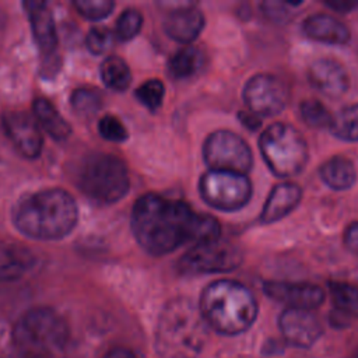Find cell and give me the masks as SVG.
Wrapping results in <instances>:
<instances>
[{
  "instance_id": "18",
  "label": "cell",
  "mask_w": 358,
  "mask_h": 358,
  "mask_svg": "<svg viewBox=\"0 0 358 358\" xmlns=\"http://www.w3.org/2000/svg\"><path fill=\"white\" fill-rule=\"evenodd\" d=\"M303 32L315 41L331 43V45H344L350 41L351 34L345 24L330 14L319 13L308 17L303 21Z\"/></svg>"
},
{
  "instance_id": "13",
  "label": "cell",
  "mask_w": 358,
  "mask_h": 358,
  "mask_svg": "<svg viewBox=\"0 0 358 358\" xmlns=\"http://www.w3.org/2000/svg\"><path fill=\"white\" fill-rule=\"evenodd\" d=\"M3 127L24 157L36 158L41 154L42 134L35 117L25 112H6L3 115Z\"/></svg>"
},
{
  "instance_id": "38",
  "label": "cell",
  "mask_w": 358,
  "mask_h": 358,
  "mask_svg": "<svg viewBox=\"0 0 358 358\" xmlns=\"http://www.w3.org/2000/svg\"><path fill=\"white\" fill-rule=\"evenodd\" d=\"M102 358H137L133 351L126 347H115L109 350Z\"/></svg>"
},
{
  "instance_id": "6",
  "label": "cell",
  "mask_w": 358,
  "mask_h": 358,
  "mask_svg": "<svg viewBox=\"0 0 358 358\" xmlns=\"http://www.w3.org/2000/svg\"><path fill=\"white\" fill-rule=\"evenodd\" d=\"M259 144L267 166L280 178L298 175L308 162V144L291 124L274 123L268 126L260 136Z\"/></svg>"
},
{
  "instance_id": "15",
  "label": "cell",
  "mask_w": 358,
  "mask_h": 358,
  "mask_svg": "<svg viewBox=\"0 0 358 358\" xmlns=\"http://www.w3.org/2000/svg\"><path fill=\"white\" fill-rule=\"evenodd\" d=\"M308 77L313 87L330 98L344 95L350 87V78L343 64L329 57L315 60L308 69Z\"/></svg>"
},
{
  "instance_id": "14",
  "label": "cell",
  "mask_w": 358,
  "mask_h": 358,
  "mask_svg": "<svg viewBox=\"0 0 358 358\" xmlns=\"http://www.w3.org/2000/svg\"><path fill=\"white\" fill-rule=\"evenodd\" d=\"M278 326L284 338L299 348L310 347L322 334L320 322L306 309L287 308L278 319Z\"/></svg>"
},
{
  "instance_id": "10",
  "label": "cell",
  "mask_w": 358,
  "mask_h": 358,
  "mask_svg": "<svg viewBox=\"0 0 358 358\" xmlns=\"http://www.w3.org/2000/svg\"><path fill=\"white\" fill-rule=\"evenodd\" d=\"M204 161L213 171H228L245 175L252 164V151L248 143L228 130L211 133L203 148Z\"/></svg>"
},
{
  "instance_id": "31",
  "label": "cell",
  "mask_w": 358,
  "mask_h": 358,
  "mask_svg": "<svg viewBox=\"0 0 358 358\" xmlns=\"http://www.w3.org/2000/svg\"><path fill=\"white\" fill-rule=\"evenodd\" d=\"M302 3H291V1H263L260 4L262 13L271 20L273 22H280V24H285L288 21H291L295 17V11L296 7L301 6Z\"/></svg>"
},
{
  "instance_id": "4",
  "label": "cell",
  "mask_w": 358,
  "mask_h": 358,
  "mask_svg": "<svg viewBox=\"0 0 358 358\" xmlns=\"http://www.w3.org/2000/svg\"><path fill=\"white\" fill-rule=\"evenodd\" d=\"M199 309L210 327L228 336L248 330L257 316V302L252 291L232 280L208 284L201 292Z\"/></svg>"
},
{
  "instance_id": "20",
  "label": "cell",
  "mask_w": 358,
  "mask_h": 358,
  "mask_svg": "<svg viewBox=\"0 0 358 358\" xmlns=\"http://www.w3.org/2000/svg\"><path fill=\"white\" fill-rule=\"evenodd\" d=\"M24 7L28 13L36 43L43 52H53L57 43V35L50 10L43 1H25Z\"/></svg>"
},
{
  "instance_id": "23",
  "label": "cell",
  "mask_w": 358,
  "mask_h": 358,
  "mask_svg": "<svg viewBox=\"0 0 358 358\" xmlns=\"http://www.w3.org/2000/svg\"><path fill=\"white\" fill-rule=\"evenodd\" d=\"M203 63V53L194 46H183L169 60L168 70L175 78H189Z\"/></svg>"
},
{
  "instance_id": "29",
  "label": "cell",
  "mask_w": 358,
  "mask_h": 358,
  "mask_svg": "<svg viewBox=\"0 0 358 358\" xmlns=\"http://www.w3.org/2000/svg\"><path fill=\"white\" fill-rule=\"evenodd\" d=\"M164 94H165V87H164L162 81H159L157 78H151V80L143 83L136 90L137 99L150 110H155L161 106Z\"/></svg>"
},
{
  "instance_id": "25",
  "label": "cell",
  "mask_w": 358,
  "mask_h": 358,
  "mask_svg": "<svg viewBox=\"0 0 358 358\" xmlns=\"http://www.w3.org/2000/svg\"><path fill=\"white\" fill-rule=\"evenodd\" d=\"M329 289L333 305L340 313L358 317V287L350 282L331 281Z\"/></svg>"
},
{
  "instance_id": "2",
  "label": "cell",
  "mask_w": 358,
  "mask_h": 358,
  "mask_svg": "<svg viewBox=\"0 0 358 358\" xmlns=\"http://www.w3.org/2000/svg\"><path fill=\"white\" fill-rule=\"evenodd\" d=\"M74 199L62 189H46L22 197L14 208L15 227L29 238L55 241L64 238L77 224Z\"/></svg>"
},
{
  "instance_id": "33",
  "label": "cell",
  "mask_w": 358,
  "mask_h": 358,
  "mask_svg": "<svg viewBox=\"0 0 358 358\" xmlns=\"http://www.w3.org/2000/svg\"><path fill=\"white\" fill-rule=\"evenodd\" d=\"M113 43L112 32L103 27L92 28L87 35V48L94 55L106 53Z\"/></svg>"
},
{
  "instance_id": "36",
  "label": "cell",
  "mask_w": 358,
  "mask_h": 358,
  "mask_svg": "<svg viewBox=\"0 0 358 358\" xmlns=\"http://www.w3.org/2000/svg\"><path fill=\"white\" fill-rule=\"evenodd\" d=\"M238 117L241 119V122L250 130H256L260 127L262 122H260V117L257 115H255L253 112H239Z\"/></svg>"
},
{
  "instance_id": "17",
  "label": "cell",
  "mask_w": 358,
  "mask_h": 358,
  "mask_svg": "<svg viewBox=\"0 0 358 358\" xmlns=\"http://www.w3.org/2000/svg\"><path fill=\"white\" fill-rule=\"evenodd\" d=\"M301 197L302 190L296 183L282 182L275 185L262 210V222L271 224L284 218L298 206Z\"/></svg>"
},
{
  "instance_id": "5",
  "label": "cell",
  "mask_w": 358,
  "mask_h": 358,
  "mask_svg": "<svg viewBox=\"0 0 358 358\" xmlns=\"http://www.w3.org/2000/svg\"><path fill=\"white\" fill-rule=\"evenodd\" d=\"M69 327L53 309L39 306L27 310L14 324L11 345L38 358H52L66 347Z\"/></svg>"
},
{
  "instance_id": "1",
  "label": "cell",
  "mask_w": 358,
  "mask_h": 358,
  "mask_svg": "<svg viewBox=\"0 0 358 358\" xmlns=\"http://www.w3.org/2000/svg\"><path fill=\"white\" fill-rule=\"evenodd\" d=\"M131 229L138 245L155 256L187 243L217 239L221 232L214 217L199 214L183 201L168 200L155 193H147L136 201Z\"/></svg>"
},
{
  "instance_id": "16",
  "label": "cell",
  "mask_w": 358,
  "mask_h": 358,
  "mask_svg": "<svg viewBox=\"0 0 358 358\" xmlns=\"http://www.w3.org/2000/svg\"><path fill=\"white\" fill-rule=\"evenodd\" d=\"M204 15L193 4L173 8L164 22V29L169 38L180 43L194 41L204 28Z\"/></svg>"
},
{
  "instance_id": "40",
  "label": "cell",
  "mask_w": 358,
  "mask_h": 358,
  "mask_svg": "<svg viewBox=\"0 0 358 358\" xmlns=\"http://www.w3.org/2000/svg\"><path fill=\"white\" fill-rule=\"evenodd\" d=\"M351 358H358V348H355V350L352 351V354H351Z\"/></svg>"
},
{
  "instance_id": "11",
  "label": "cell",
  "mask_w": 358,
  "mask_h": 358,
  "mask_svg": "<svg viewBox=\"0 0 358 358\" xmlns=\"http://www.w3.org/2000/svg\"><path fill=\"white\" fill-rule=\"evenodd\" d=\"M285 83L271 74H256L245 85L243 99L250 112L257 116L278 115L288 102Z\"/></svg>"
},
{
  "instance_id": "32",
  "label": "cell",
  "mask_w": 358,
  "mask_h": 358,
  "mask_svg": "<svg viewBox=\"0 0 358 358\" xmlns=\"http://www.w3.org/2000/svg\"><path fill=\"white\" fill-rule=\"evenodd\" d=\"M77 11L88 20H101L110 14L115 7L109 0H78L74 3Z\"/></svg>"
},
{
  "instance_id": "34",
  "label": "cell",
  "mask_w": 358,
  "mask_h": 358,
  "mask_svg": "<svg viewBox=\"0 0 358 358\" xmlns=\"http://www.w3.org/2000/svg\"><path fill=\"white\" fill-rule=\"evenodd\" d=\"M99 133L109 141H124L127 138V130L124 124L113 115H105L98 124Z\"/></svg>"
},
{
  "instance_id": "3",
  "label": "cell",
  "mask_w": 358,
  "mask_h": 358,
  "mask_svg": "<svg viewBox=\"0 0 358 358\" xmlns=\"http://www.w3.org/2000/svg\"><path fill=\"white\" fill-rule=\"evenodd\" d=\"M208 337L199 306L187 298H175L161 310L155 329V350L161 358H197Z\"/></svg>"
},
{
  "instance_id": "24",
  "label": "cell",
  "mask_w": 358,
  "mask_h": 358,
  "mask_svg": "<svg viewBox=\"0 0 358 358\" xmlns=\"http://www.w3.org/2000/svg\"><path fill=\"white\" fill-rule=\"evenodd\" d=\"M101 76L105 85L115 91H124L131 83V73L127 63L117 56H109L103 60Z\"/></svg>"
},
{
  "instance_id": "39",
  "label": "cell",
  "mask_w": 358,
  "mask_h": 358,
  "mask_svg": "<svg viewBox=\"0 0 358 358\" xmlns=\"http://www.w3.org/2000/svg\"><path fill=\"white\" fill-rule=\"evenodd\" d=\"M0 358H38V357H34V355H31L28 352L21 351L20 348H17L14 345H10L7 350H4L0 354Z\"/></svg>"
},
{
  "instance_id": "19",
  "label": "cell",
  "mask_w": 358,
  "mask_h": 358,
  "mask_svg": "<svg viewBox=\"0 0 358 358\" xmlns=\"http://www.w3.org/2000/svg\"><path fill=\"white\" fill-rule=\"evenodd\" d=\"M34 253L14 242L0 241V282L15 281L32 268Z\"/></svg>"
},
{
  "instance_id": "12",
  "label": "cell",
  "mask_w": 358,
  "mask_h": 358,
  "mask_svg": "<svg viewBox=\"0 0 358 358\" xmlns=\"http://www.w3.org/2000/svg\"><path fill=\"white\" fill-rule=\"evenodd\" d=\"M263 291L267 296L288 308L294 309H315L324 301V291L310 282H291V281H266Z\"/></svg>"
},
{
  "instance_id": "21",
  "label": "cell",
  "mask_w": 358,
  "mask_h": 358,
  "mask_svg": "<svg viewBox=\"0 0 358 358\" xmlns=\"http://www.w3.org/2000/svg\"><path fill=\"white\" fill-rule=\"evenodd\" d=\"M322 180L333 190H347L357 179L354 164L345 157H333L319 169Z\"/></svg>"
},
{
  "instance_id": "30",
  "label": "cell",
  "mask_w": 358,
  "mask_h": 358,
  "mask_svg": "<svg viewBox=\"0 0 358 358\" xmlns=\"http://www.w3.org/2000/svg\"><path fill=\"white\" fill-rule=\"evenodd\" d=\"M143 27V15L134 8L124 10L116 22V35L120 41H130L138 35Z\"/></svg>"
},
{
  "instance_id": "35",
  "label": "cell",
  "mask_w": 358,
  "mask_h": 358,
  "mask_svg": "<svg viewBox=\"0 0 358 358\" xmlns=\"http://www.w3.org/2000/svg\"><path fill=\"white\" fill-rule=\"evenodd\" d=\"M344 245L352 253L358 255V222H352L344 232Z\"/></svg>"
},
{
  "instance_id": "37",
  "label": "cell",
  "mask_w": 358,
  "mask_h": 358,
  "mask_svg": "<svg viewBox=\"0 0 358 358\" xmlns=\"http://www.w3.org/2000/svg\"><path fill=\"white\" fill-rule=\"evenodd\" d=\"M327 7L333 8L337 13H348L351 10H354L355 7H358V1H326L324 3Z\"/></svg>"
},
{
  "instance_id": "27",
  "label": "cell",
  "mask_w": 358,
  "mask_h": 358,
  "mask_svg": "<svg viewBox=\"0 0 358 358\" xmlns=\"http://www.w3.org/2000/svg\"><path fill=\"white\" fill-rule=\"evenodd\" d=\"M299 113L302 120L313 129L330 127L333 115L330 110L317 99H305L299 105Z\"/></svg>"
},
{
  "instance_id": "8",
  "label": "cell",
  "mask_w": 358,
  "mask_h": 358,
  "mask_svg": "<svg viewBox=\"0 0 358 358\" xmlns=\"http://www.w3.org/2000/svg\"><path fill=\"white\" fill-rule=\"evenodd\" d=\"M242 263L241 249L225 239L217 238L193 245L179 259L183 274H210L235 270Z\"/></svg>"
},
{
  "instance_id": "22",
  "label": "cell",
  "mask_w": 358,
  "mask_h": 358,
  "mask_svg": "<svg viewBox=\"0 0 358 358\" xmlns=\"http://www.w3.org/2000/svg\"><path fill=\"white\" fill-rule=\"evenodd\" d=\"M34 117L36 123L53 138L64 140L71 133L70 124L59 113V110L45 98L35 99L34 105Z\"/></svg>"
},
{
  "instance_id": "28",
  "label": "cell",
  "mask_w": 358,
  "mask_h": 358,
  "mask_svg": "<svg viewBox=\"0 0 358 358\" xmlns=\"http://www.w3.org/2000/svg\"><path fill=\"white\" fill-rule=\"evenodd\" d=\"M71 105L77 115L91 117L102 106V96L94 88H78L71 95Z\"/></svg>"
},
{
  "instance_id": "7",
  "label": "cell",
  "mask_w": 358,
  "mask_h": 358,
  "mask_svg": "<svg viewBox=\"0 0 358 358\" xmlns=\"http://www.w3.org/2000/svg\"><path fill=\"white\" fill-rule=\"evenodd\" d=\"M81 190L94 201L112 204L126 196L130 186L124 162L110 154L91 155L78 176Z\"/></svg>"
},
{
  "instance_id": "9",
  "label": "cell",
  "mask_w": 358,
  "mask_h": 358,
  "mask_svg": "<svg viewBox=\"0 0 358 358\" xmlns=\"http://www.w3.org/2000/svg\"><path fill=\"white\" fill-rule=\"evenodd\" d=\"M200 194L207 204L222 211L242 208L252 196V185L242 173L228 171L206 172L199 183Z\"/></svg>"
},
{
  "instance_id": "26",
  "label": "cell",
  "mask_w": 358,
  "mask_h": 358,
  "mask_svg": "<svg viewBox=\"0 0 358 358\" xmlns=\"http://www.w3.org/2000/svg\"><path fill=\"white\" fill-rule=\"evenodd\" d=\"M331 133L345 141H358V103L347 105L333 116L329 127Z\"/></svg>"
}]
</instances>
